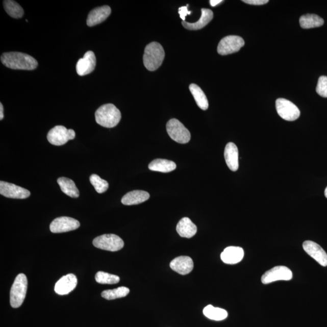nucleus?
Listing matches in <instances>:
<instances>
[{
  "instance_id": "1",
  "label": "nucleus",
  "mask_w": 327,
  "mask_h": 327,
  "mask_svg": "<svg viewBox=\"0 0 327 327\" xmlns=\"http://www.w3.org/2000/svg\"><path fill=\"white\" fill-rule=\"evenodd\" d=\"M1 61L6 67L16 70H34L38 64L34 57L18 52L3 54Z\"/></svg>"
},
{
  "instance_id": "2",
  "label": "nucleus",
  "mask_w": 327,
  "mask_h": 327,
  "mask_svg": "<svg viewBox=\"0 0 327 327\" xmlns=\"http://www.w3.org/2000/svg\"><path fill=\"white\" fill-rule=\"evenodd\" d=\"M121 119L120 111L112 104H106L102 106L95 112L96 122L106 128L115 127Z\"/></svg>"
},
{
  "instance_id": "3",
  "label": "nucleus",
  "mask_w": 327,
  "mask_h": 327,
  "mask_svg": "<svg viewBox=\"0 0 327 327\" xmlns=\"http://www.w3.org/2000/svg\"><path fill=\"white\" fill-rule=\"evenodd\" d=\"M164 57L165 53L163 46L157 42H152L145 48L144 65L148 70H156L161 66Z\"/></svg>"
},
{
  "instance_id": "4",
  "label": "nucleus",
  "mask_w": 327,
  "mask_h": 327,
  "mask_svg": "<svg viewBox=\"0 0 327 327\" xmlns=\"http://www.w3.org/2000/svg\"><path fill=\"white\" fill-rule=\"evenodd\" d=\"M28 280L24 274H19L16 277L10 292V303L13 308L17 309L22 305L27 295Z\"/></svg>"
},
{
  "instance_id": "5",
  "label": "nucleus",
  "mask_w": 327,
  "mask_h": 327,
  "mask_svg": "<svg viewBox=\"0 0 327 327\" xmlns=\"http://www.w3.org/2000/svg\"><path fill=\"white\" fill-rule=\"evenodd\" d=\"M169 137L180 144H186L190 140L191 135L189 130L177 119H171L166 125Z\"/></svg>"
},
{
  "instance_id": "6",
  "label": "nucleus",
  "mask_w": 327,
  "mask_h": 327,
  "mask_svg": "<svg viewBox=\"0 0 327 327\" xmlns=\"http://www.w3.org/2000/svg\"><path fill=\"white\" fill-rule=\"evenodd\" d=\"M95 247L102 250L116 251L124 247V242L118 236L114 234H106L98 236L93 241Z\"/></svg>"
},
{
  "instance_id": "7",
  "label": "nucleus",
  "mask_w": 327,
  "mask_h": 327,
  "mask_svg": "<svg viewBox=\"0 0 327 327\" xmlns=\"http://www.w3.org/2000/svg\"><path fill=\"white\" fill-rule=\"evenodd\" d=\"M76 132L72 129H67L63 125H57L48 132L47 138L51 144L62 145L76 138Z\"/></svg>"
},
{
  "instance_id": "8",
  "label": "nucleus",
  "mask_w": 327,
  "mask_h": 327,
  "mask_svg": "<svg viewBox=\"0 0 327 327\" xmlns=\"http://www.w3.org/2000/svg\"><path fill=\"white\" fill-rule=\"evenodd\" d=\"M276 108L278 115L286 121H295L300 115L298 108L286 99L278 98L276 101Z\"/></svg>"
},
{
  "instance_id": "9",
  "label": "nucleus",
  "mask_w": 327,
  "mask_h": 327,
  "mask_svg": "<svg viewBox=\"0 0 327 327\" xmlns=\"http://www.w3.org/2000/svg\"><path fill=\"white\" fill-rule=\"evenodd\" d=\"M243 38L236 35H229L220 41L218 46V53L221 56L237 53L244 46Z\"/></svg>"
},
{
  "instance_id": "10",
  "label": "nucleus",
  "mask_w": 327,
  "mask_h": 327,
  "mask_svg": "<svg viewBox=\"0 0 327 327\" xmlns=\"http://www.w3.org/2000/svg\"><path fill=\"white\" fill-rule=\"evenodd\" d=\"M293 273L286 266H276L265 272L261 278L262 283L268 284L278 281H290L292 279Z\"/></svg>"
},
{
  "instance_id": "11",
  "label": "nucleus",
  "mask_w": 327,
  "mask_h": 327,
  "mask_svg": "<svg viewBox=\"0 0 327 327\" xmlns=\"http://www.w3.org/2000/svg\"><path fill=\"white\" fill-rule=\"evenodd\" d=\"M80 223L78 220L70 217L62 216L55 219L50 225L51 232L54 234L67 232L79 229Z\"/></svg>"
},
{
  "instance_id": "12",
  "label": "nucleus",
  "mask_w": 327,
  "mask_h": 327,
  "mask_svg": "<svg viewBox=\"0 0 327 327\" xmlns=\"http://www.w3.org/2000/svg\"><path fill=\"white\" fill-rule=\"evenodd\" d=\"M0 194L13 199H26L31 195V192L28 190L2 181L0 182Z\"/></svg>"
},
{
  "instance_id": "13",
  "label": "nucleus",
  "mask_w": 327,
  "mask_h": 327,
  "mask_svg": "<svg viewBox=\"0 0 327 327\" xmlns=\"http://www.w3.org/2000/svg\"><path fill=\"white\" fill-rule=\"evenodd\" d=\"M303 247L304 251L320 265L327 266L326 253L319 245L312 241H306L304 242Z\"/></svg>"
},
{
  "instance_id": "14",
  "label": "nucleus",
  "mask_w": 327,
  "mask_h": 327,
  "mask_svg": "<svg viewBox=\"0 0 327 327\" xmlns=\"http://www.w3.org/2000/svg\"><path fill=\"white\" fill-rule=\"evenodd\" d=\"M96 63L95 54L92 51H87L84 57L78 61L76 66L77 73L80 76L88 75L95 69Z\"/></svg>"
},
{
  "instance_id": "15",
  "label": "nucleus",
  "mask_w": 327,
  "mask_h": 327,
  "mask_svg": "<svg viewBox=\"0 0 327 327\" xmlns=\"http://www.w3.org/2000/svg\"><path fill=\"white\" fill-rule=\"evenodd\" d=\"M77 278L73 274H68L57 282L55 286V291L60 295H66L76 289Z\"/></svg>"
},
{
  "instance_id": "16",
  "label": "nucleus",
  "mask_w": 327,
  "mask_h": 327,
  "mask_svg": "<svg viewBox=\"0 0 327 327\" xmlns=\"http://www.w3.org/2000/svg\"><path fill=\"white\" fill-rule=\"evenodd\" d=\"M111 8L108 6L95 8L90 11L87 19V24L89 27L102 23L111 14Z\"/></svg>"
},
{
  "instance_id": "17",
  "label": "nucleus",
  "mask_w": 327,
  "mask_h": 327,
  "mask_svg": "<svg viewBox=\"0 0 327 327\" xmlns=\"http://www.w3.org/2000/svg\"><path fill=\"white\" fill-rule=\"evenodd\" d=\"M170 267L173 271L182 275L190 273L193 269L194 264L192 259L186 256H181L171 261Z\"/></svg>"
},
{
  "instance_id": "18",
  "label": "nucleus",
  "mask_w": 327,
  "mask_h": 327,
  "mask_svg": "<svg viewBox=\"0 0 327 327\" xmlns=\"http://www.w3.org/2000/svg\"><path fill=\"white\" fill-rule=\"evenodd\" d=\"M244 256L243 249L231 246L224 249L221 255V259L227 264H236L242 260Z\"/></svg>"
},
{
  "instance_id": "19",
  "label": "nucleus",
  "mask_w": 327,
  "mask_h": 327,
  "mask_svg": "<svg viewBox=\"0 0 327 327\" xmlns=\"http://www.w3.org/2000/svg\"><path fill=\"white\" fill-rule=\"evenodd\" d=\"M238 149L233 142L226 145L224 150V158L228 166L233 171H237L239 168Z\"/></svg>"
},
{
  "instance_id": "20",
  "label": "nucleus",
  "mask_w": 327,
  "mask_h": 327,
  "mask_svg": "<svg viewBox=\"0 0 327 327\" xmlns=\"http://www.w3.org/2000/svg\"><path fill=\"white\" fill-rule=\"evenodd\" d=\"M150 195L142 190H134L129 192L122 197L121 203L125 206L140 205L149 199Z\"/></svg>"
},
{
  "instance_id": "21",
  "label": "nucleus",
  "mask_w": 327,
  "mask_h": 327,
  "mask_svg": "<svg viewBox=\"0 0 327 327\" xmlns=\"http://www.w3.org/2000/svg\"><path fill=\"white\" fill-rule=\"evenodd\" d=\"M213 13L211 10L203 8L202 9V16L198 21L193 23H190L186 21H183L182 24L184 28L188 30H199V29L205 28L212 20Z\"/></svg>"
},
{
  "instance_id": "22",
  "label": "nucleus",
  "mask_w": 327,
  "mask_h": 327,
  "mask_svg": "<svg viewBox=\"0 0 327 327\" xmlns=\"http://www.w3.org/2000/svg\"><path fill=\"white\" fill-rule=\"evenodd\" d=\"M177 231L181 237L191 238L196 235L197 227L189 218H183L178 223Z\"/></svg>"
},
{
  "instance_id": "23",
  "label": "nucleus",
  "mask_w": 327,
  "mask_h": 327,
  "mask_svg": "<svg viewBox=\"0 0 327 327\" xmlns=\"http://www.w3.org/2000/svg\"><path fill=\"white\" fill-rule=\"evenodd\" d=\"M57 183L59 184L61 190L66 195L71 197H79L80 192L76 185L75 183L72 180L65 177L58 178Z\"/></svg>"
},
{
  "instance_id": "24",
  "label": "nucleus",
  "mask_w": 327,
  "mask_h": 327,
  "mask_svg": "<svg viewBox=\"0 0 327 327\" xmlns=\"http://www.w3.org/2000/svg\"><path fill=\"white\" fill-rule=\"evenodd\" d=\"M176 168L177 165L174 162L164 159L155 160L148 165L150 170L162 173L170 172L175 170Z\"/></svg>"
},
{
  "instance_id": "25",
  "label": "nucleus",
  "mask_w": 327,
  "mask_h": 327,
  "mask_svg": "<svg viewBox=\"0 0 327 327\" xmlns=\"http://www.w3.org/2000/svg\"><path fill=\"white\" fill-rule=\"evenodd\" d=\"M189 89L200 109L206 111L209 108V102L203 90L195 84H190Z\"/></svg>"
},
{
  "instance_id": "26",
  "label": "nucleus",
  "mask_w": 327,
  "mask_h": 327,
  "mask_svg": "<svg viewBox=\"0 0 327 327\" xmlns=\"http://www.w3.org/2000/svg\"><path fill=\"white\" fill-rule=\"evenodd\" d=\"M299 23L303 29H312L322 27L324 21L316 14H307L300 18Z\"/></svg>"
},
{
  "instance_id": "27",
  "label": "nucleus",
  "mask_w": 327,
  "mask_h": 327,
  "mask_svg": "<svg viewBox=\"0 0 327 327\" xmlns=\"http://www.w3.org/2000/svg\"><path fill=\"white\" fill-rule=\"evenodd\" d=\"M203 313L207 318L217 321L224 320L228 316V313L225 310L212 305L206 307L203 310Z\"/></svg>"
},
{
  "instance_id": "28",
  "label": "nucleus",
  "mask_w": 327,
  "mask_h": 327,
  "mask_svg": "<svg viewBox=\"0 0 327 327\" xmlns=\"http://www.w3.org/2000/svg\"><path fill=\"white\" fill-rule=\"evenodd\" d=\"M3 5L7 14L14 18H20L24 15V10L21 6L15 1L6 0L3 2Z\"/></svg>"
},
{
  "instance_id": "29",
  "label": "nucleus",
  "mask_w": 327,
  "mask_h": 327,
  "mask_svg": "<svg viewBox=\"0 0 327 327\" xmlns=\"http://www.w3.org/2000/svg\"><path fill=\"white\" fill-rule=\"evenodd\" d=\"M130 293V290L125 287H118L113 290L103 291L102 296L107 300H113L125 297Z\"/></svg>"
},
{
  "instance_id": "30",
  "label": "nucleus",
  "mask_w": 327,
  "mask_h": 327,
  "mask_svg": "<svg viewBox=\"0 0 327 327\" xmlns=\"http://www.w3.org/2000/svg\"><path fill=\"white\" fill-rule=\"evenodd\" d=\"M97 283L102 284H115L119 283L120 278L115 274L98 271L95 275Z\"/></svg>"
},
{
  "instance_id": "31",
  "label": "nucleus",
  "mask_w": 327,
  "mask_h": 327,
  "mask_svg": "<svg viewBox=\"0 0 327 327\" xmlns=\"http://www.w3.org/2000/svg\"><path fill=\"white\" fill-rule=\"evenodd\" d=\"M90 182L98 193H105L109 186L108 181L102 179L96 174H93L90 177Z\"/></svg>"
},
{
  "instance_id": "32",
  "label": "nucleus",
  "mask_w": 327,
  "mask_h": 327,
  "mask_svg": "<svg viewBox=\"0 0 327 327\" xmlns=\"http://www.w3.org/2000/svg\"><path fill=\"white\" fill-rule=\"evenodd\" d=\"M316 92L320 96L327 98V77L321 76L319 77L318 84L316 86Z\"/></svg>"
},
{
  "instance_id": "33",
  "label": "nucleus",
  "mask_w": 327,
  "mask_h": 327,
  "mask_svg": "<svg viewBox=\"0 0 327 327\" xmlns=\"http://www.w3.org/2000/svg\"><path fill=\"white\" fill-rule=\"evenodd\" d=\"M242 2L248 5L259 6L267 4L269 1L268 0H243Z\"/></svg>"
},
{
  "instance_id": "34",
  "label": "nucleus",
  "mask_w": 327,
  "mask_h": 327,
  "mask_svg": "<svg viewBox=\"0 0 327 327\" xmlns=\"http://www.w3.org/2000/svg\"><path fill=\"white\" fill-rule=\"evenodd\" d=\"M188 5L187 6H184V7H181L179 9V14L180 15V18L183 19V21H185L186 17L187 15L191 14V11H188L187 8Z\"/></svg>"
},
{
  "instance_id": "35",
  "label": "nucleus",
  "mask_w": 327,
  "mask_h": 327,
  "mask_svg": "<svg viewBox=\"0 0 327 327\" xmlns=\"http://www.w3.org/2000/svg\"><path fill=\"white\" fill-rule=\"evenodd\" d=\"M222 2H223L222 0H210V4L212 6V7H215V6L220 4V3Z\"/></svg>"
},
{
  "instance_id": "36",
  "label": "nucleus",
  "mask_w": 327,
  "mask_h": 327,
  "mask_svg": "<svg viewBox=\"0 0 327 327\" xmlns=\"http://www.w3.org/2000/svg\"><path fill=\"white\" fill-rule=\"evenodd\" d=\"M4 109H3V106L2 103H0V120H2L3 118H4V113H3Z\"/></svg>"
},
{
  "instance_id": "37",
  "label": "nucleus",
  "mask_w": 327,
  "mask_h": 327,
  "mask_svg": "<svg viewBox=\"0 0 327 327\" xmlns=\"http://www.w3.org/2000/svg\"><path fill=\"white\" fill-rule=\"evenodd\" d=\"M324 193H325V197H326V198H327V187H326V189H325V192H324Z\"/></svg>"
}]
</instances>
